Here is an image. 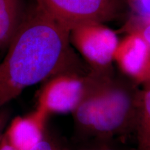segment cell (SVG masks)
<instances>
[{
	"instance_id": "cell-2",
	"label": "cell",
	"mask_w": 150,
	"mask_h": 150,
	"mask_svg": "<svg viewBox=\"0 0 150 150\" xmlns=\"http://www.w3.org/2000/svg\"><path fill=\"white\" fill-rule=\"evenodd\" d=\"M137 107V96L107 79H97L73 113L81 127L107 137L119 134L136 120Z\"/></svg>"
},
{
	"instance_id": "cell-3",
	"label": "cell",
	"mask_w": 150,
	"mask_h": 150,
	"mask_svg": "<svg viewBox=\"0 0 150 150\" xmlns=\"http://www.w3.org/2000/svg\"><path fill=\"white\" fill-rule=\"evenodd\" d=\"M35 4L70 31L80 24L112 21L127 6V0H35Z\"/></svg>"
},
{
	"instance_id": "cell-4",
	"label": "cell",
	"mask_w": 150,
	"mask_h": 150,
	"mask_svg": "<svg viewBox=\"0 0 150 150\" xmlns=\"http://www.w3.org/2000/svg\"><path fill=\"white\" fill-rule=\"evenodd\" d=\"M95 77L66 72L52 76L40 92L38 107L47 114L74 112L96 81Z\"/></svg>"
},
{
	"instance_id": "cell-13",
	"label": "cell",
	"mask_w": 150,
	"mask_h": 150,
	"mask_svg": "<svg viewBox=\"0 0 150 150\" xmlns=\"http://www.w3.org/2000/svg\"><path fill=\"white\" fill-rule=\"evenodd\" d=\"M31 150H54L52 148L51 144L50 142L45 141V140H42L38 144H37L34 147H33Z\"/></svg>"
},
{
	"instance_id": "cell-10",
	"label": "cell",
	"mask_w": 150,
	"mask_h": 150,
	"mask_svg": "<svg viewBox=\"0 0 150 150\" xmlns=\"http://www.w3.org/2000/svg\"><path fill=\"white\" fill-rule=\"evenodd\" d=\"M127 3L138 21L150 23V0H127Z\"/></svg>"
},
{
	"instance_id": "cell-7",
	"label": "cell",
	"mask_w": 150,
	"mask_h": 150,
	"mask_svg": "<svg viewBox=\"0 0 150 150\" xmlns=\"http://www.w3.org/2000/svg\"><path fill=\"white\" fill-rule=\"evenodd\" d=\"M48 115L37 107L28 115L15 117L4 135L16 150H31L43 140L45 123Z\"/></svg>"
},
{
	"instance_id": "cell-8",
	"label": "cell",
	"mask_w": 150,
	"mask_h": 150,
	"mask_svg": "<svg viewBox=\"0 0 150 150\" xmlns=\"http://www.w3.org/2000/svg\"><path fill=\"white\" fill-rule=\"evenodd\" d=\"M24 14L22 0H0V49L8 47Z\"/></svg>"
},
{
	"instance_id": "cell-5",
	"label": "cell",
	"mask_w": 150,
	"mask_h": 150,
	"mask_svg": "<svg viewBox=\"0 0 150 150\" xmlns=\"http://www.w3.org/2000/svg\"><path fill=\"white\" fill-rule=\"evenodd\" d=\"M70 39L86 61L99 72L106 70L111 65L120 40L115 31L99 22L74 27L70 31Z\"/></svg>"
},
{
	"instance_id": "cell-12",
	"label": "cell",
	"mask_w": 150,
	"mask_h": 150,
	"mask_svg": "<svg viewBox=\"0 0 150 150\" xmlns=\"http://www.w3.org/2000/svg\"><path fill=\"white\" fill-rule=\"evenodd\" d=\"M11 111L6 108V106L0 108V137L2 135L3 131L8 123Z\"/></svg>"
},
{
	"instance_id": "cell-14",
	"label": "cell",
	"mask_w": 150,
	"mask_h": 150,
	"mask_svg": "<svg viewBox=\"0 0 150 150\" xmlns=\"http://www.w3.org/2000/svg\"><path fill=\"white\" fill-rule=\"evenodd\" d=\"M0 150H16L8 143L4 134L0 137Z\"/></svg>"
},
{
	"instance_id": "cell-1",
	"label": "cell",
	"mask_w": 150,
	"mask_h": 150,
	"mask_svg": "<svg viewBox=\"0 0 150 150\" xmlns=\"http://www.w3.org/2000/svg\"><path fill=\"white\" fill-rule=\"evenodd\" d=\"M70 34L36 4L25 11L0 63V108L27 88L63 72L72 55Z\"/></svg>"
},
{
	"instance_id": "cell-15",
	"label": "cell",
	"mask_w": 150,
	"mask_h": 150,
	"mask_svg": "<svg viewBox=\"0 0 150 150\" xmlns=\"http://www.w3.org/2000/svg\"><path fill=\"white\" fill-rule=\"evenodd\" d=\"M105 150H109V149H105Z\"/></svg>"
},
{
	"instance_id": "cell-11",
	"label": "cell",
	"mask_w": 150,
	"mask_h": 150,
	"mask_svg": "<svg viewBox=\"0 0 150 150\" xmlns=\"http://www.w3.org/2000/svg\"><path fill=\"white\" fill-rule=\"evenodd\" d=\"M128 29L129 31H136L140 33L150 46V23L138 22L131 25L130 24Z\"/></svg>"
},
{
	"instance_id": "cell-6",
	"label": "cell",
	"mask_w": 150,
	"mask_h": 150,
	"mask_svg": "<svg viewBox=\"0 0 150 150\" xmlns=\"http://www.w3.org/2000/svg\"><path fill=\"white\" fill-rule=\"evenodd\" d=\"M113 61L124 74L138 83L150 82V46L138 31H129L119 40Z\"/></svg>"
},
{
	"instance_id": "cell-9",
	"label": "cell",
	"mask_w": 150,
	"mask_h": 150,
	"mask_svg": "<svg viewBox=\"0 0 150 150\" xmlns=\"http://www.w3.org/2000/svg\"><path fill=\"white\" fill-rule=\"evenodd\" d=\"M137 96L136 128L138 150H150V82Z\"/></svg>"
}]
</instances>
